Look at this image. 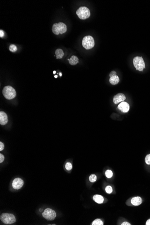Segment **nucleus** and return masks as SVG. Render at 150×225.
I'll return each mask as SVG.
<instances>
[{
  "mask_svg": "<svg viewBox=\"0 0 150 225\" xmlns=\"http://www.w3.org/2000/svg\"><path fill=\"white\" fill-rule=\"evenodd\" d=\"M52 32L55 35H58L59 34H63L66 32L67 30V26L63 22H59L58 23H54L52 29Z\"/></svg>",
  "mask_w": 150,
  "mask_h": 225,
  "instance_id": "1",
  "label": "nucleus"
},
{
  "mask_svg": "<svg viewBox=\"0 0 150 225\" xmlns=\"http://www.w3.org/2000/svg\"><path fill=\"white\" fill-rule=\"evenodd\" d=\"M2 94L5 98L8 100L12 99L16 97L15 90L10 86H5L2 90Z\"/></svg>",
  "mask_w": 150,
  "mask_h": 225,
  "instance_id": "2",
  "label": "nucleus"
},
{
  "mask_svg": "<svg viewBox=\"0 0 150 225\" xmlns=\"http://www.w3.org/2000/svg\"><path fill=\"white\" fill-rule=\"evenodd\" d=\"M77 15L80 19H87L90 16V12L89 9L86 7H81L77 10Z\"/></svg>",
  "mask_w": 150,
  "mask_h": 225,
  "instance_id": "3",
  "label": "nucleus"
},
{
  "mask_svg": "<svg viewBox=\"0 0 150 225\" xmlns=\"http://www.w3.org/2000/svg\"><path fill=\"white\" fill-rule=\"evenodd\" d=\"M94 40L92 36H87L83 39L82 44L83 47L86 50H89L93 48L94 46Z\"/></svg>",
  "mask_w": 150,
  "mask_h": 225,
  "instance_id": "4",
  "label": "nucleus"
},
{
  "mask_svg": "<svg viewBox=\"0 0 150 225\" xmlns=\"http://www.w3.org/2000/svg\"><path fill=\"white\" fill-rule=\"evenodd\" d=\"M133 64L136 69L139 71H143L146 68L145 64L142 57L136 56L133 59Z\"/></svg>",
  "mask_w": 150,
  "mask_h": 225,
  "instance_id": "5",
  "label": "nucleus"
},
{
  "mask_svg": "<svg viewBox=\"0 0 150 225\" xmlns=\"http://www.w3.org/2000/svg\"><path fill=\"white\" fill-rule=\"evenodd\" d=\"M0 220L6 224H11L16 222V218L12 214L4 213L0 217Z\"/></svg>",
  "mask_w": 150,
  "mask_h": 225,
  "instance_id": "6",
  "label": "nucleus"
},
{
  "mask_svg": "<svg viewBox=\"0 0 150 225\" xmlns=\"http://www.w3.org/2000/svg\"><path fill=\"white\" fill-rule=\"evenodd\" d=\"M42 216L45 219L52 221L54 220L56 217V213L53 210L50 209H46L42 213Z\"/></svg>",
  "mask_w": 150,
  "mask_h": 225,
  "instance_id": "7",
  "label": "nucleus"
},
{
  "mask_svg": "<svg viewBox=\"0 0 150 225\" xmlns=\"http://www.w3.org/2000/svg\"><path fill=\"white\" fill-rule=\"evenodd\" d=\"M23 185V181L20 178L14 179L12 182V187L15 190H18L22 187Z\"/></svg>",
  "mask_w": 150,
  "mask_h": 225,
  "instance_id": "8",
  "label": "nucleus"
},
{
  "mask_svg": "<svg viewBox=\"0 0 150 225\" xmlns=\"http://www.w3.org/2000/svg\"><path fill=\"white\" fill-rule=\"evenodd\" d=\"M126 99V97L125 94L122 93H119L115 95L113 98V102L115 104H117L120 102H122L125 101Z\"/></svg>",
  "mask_w": 150,
  "mask_h": 225,
  "instance_id": "9",
  "label": "nucleus"
},
{
  "mask_svg": "<svg viewBox=\"0 0 150 225\" xmlns=\"http://www.w3.org/2000/svg\"><path fill=\"white\" fill-rule=\"evenodd\" d=\"M118 109L123 113H126L129 110V105L127 102H122L118 106Z\"/></svg>",
  "mask_w": 150,
  "mask_h": 225,
  "instance_id": "10",
  "label": "nucleus"
},
{
  "mask_svg": "<svg viewBox=\"0 0 150 225\" xmlns=\"http://www.w3.org/2000/svg\"><path fill=\"white\" fill-rule=\"evenodd\" d=\"M8 123V117L7 114L3 111L0 112V124L2 125H6Z\"/></svg>",
  "mask_w": 150,
  "mask_h": 225,
  "instance_id": "11",
  "label": "nucleus"
},
{
  "mask_svg": "<svg viewBox=\"0 0 150 225\" xmlns=\"http://www.w3.org/2000/svg\"><path fill=\"white\" fill-rule=\"evenodd\" d=\"M131 203L134 206H138L142 203V199L140 197H135L131 199Z\"/></svg>",
  "mask_w": 150,
  "mask_h": 225,
  "instance_id": "12",
  "label": "nucleus"
},
{
  "mask_svg": "<svg viewBox=\"0 0 150 225\" xmlns=\"http://www.w3.org/2000/svg\"><path fill=\"white\" fill-rule=\"evenodd\" d=\"M68 60L69 61V63L71 65H75L79 62L78 58L75 55L72 56L70 59H68Z\"/></svg>",
  "mask_w": 150,
  "mask_h": 225,
  "instance_id": "13",
  "label": "nucleus"
},
{
  "mask_svg": "<svg viewBox=\"0 0 150 225\" xmlns=\"http://www.w3.org/2000/svg\"><path fill=\"white\" fill-rule=\"evenodd\" d=\"M93 200H94L96 203H102L104 201V198L103 197L99 195H94L93 197Z\"/></svg>",
  "mask_w": 150,
  "mask_h": 225,
  "instance_id": "14",
  "label": "nucleus"
},
{
  "mask_svg": "<svg viewBox=\"0 0 150 225\" xmlns=\"http://www.w3.org/2000/svg\"><path fill=\"white\" fill-rule=\"evenodd\" d=\"M120 81L119 78L117 76H112L110 77L109 79V82L112 85H115L117 84Z\"/></svg>",
  "mask_w": 150,
  "mask_h": 225,
  "instance_id": "15",
  "label": "nucleus"
},
{
  "mask_svg": "<svg viewBox=\"0 0 150 225\" xmlns=\"http://www.w3.org/2000/svg\"><path fill=\"white\" fill-rule=\"evenodd\" d=\"M55 55L57 59H61L64 56V52L62 49H58L55 51Z\"/></svg>",
  "mask_w": 150,
  "mask_h": 225,
  "instance_id": "16",
  "label": "nucleus"
},
{
  "mask_svg": "<svg viewBox=\"0 0 150 225\" xmlns=\"http://www.w3.org/2000/svg\"><path fill=\"white\" fill-rule=\"evenodd\" d=\"M92 225H103V222L99 219H96L92 222Z\"/></svg>",
  "mask_w": 150,
  "mask_h": 225,
  "instance_id": "17",
  "label": "nucleus"
},
{
  "mask_svg": "<svg viewBox=\"0 0 150 225\" xmlns=\"http://www.w3.org/2000/svg\"><path fill=\"white\" fill-rule=\"evenodd\" d=\"M89 181L91 182H94L97 180V176L94 174L91 175L89 177Z\"/></svg>",
  "mask_w": 150,
  "mask_h": 225,
  "instance_id": "18",
  "label": "nucleus"
},
{
  "mask_svg": "<svg viewBox=\"0 0 150 225\" xmlns=\"http://www.w3.org/2000/svg\"><path fill=\"white\" fill-rule=\"evenodd\" d=\"M9 50L12 52H15L17 51V47L14 44H11L9 47Z\"/></svg>",
  "mask_w": 150,
  "mask_h": 225,
  "instance_id": "19",
  "label": "nucleus"
},
{
  "mask_svg": "<svg viewBox=\"0 0 150 225\" xmlns=\"http://www.w3.org/2000/svg\"><path fill=\"white\" fill-rule=\"evenodd\" d=\"M106 176L107 178H112L113 176V173L110 170H107L105 172Z\"/></svg>",
  "mask_w": 150,
  "mask_h": 225,
  "instance_id": "20",
  "label": "nucleus"
},
{
  "mask_svg": "<svg viewBox=\"0 0 150 225\" xmlns=\"http://www.w3.org/2000/svg\"><path fill=\"white\" fill-rule=\"evenodd\" d=\"M65 168L67 170H71L72 168L71 164L70 162L67 163L65 165Z\"/></svg>",
  "mask_w": 150,
  "mask_h": 225,
  "instance_id": "21",
  "label": "nucleus"
},
{
  "mask_svg": "<svg viewBox=\"0 0 150 225\" xmlns=\"http://www.w3.org/2000/svg\"><path fill=\"white\" fill-rule=\"evenodd\" d=\"M106 192L108 194L112 193V188L110 186H108L105 188Z\"/></svg>",
  "mask_w": 150,
  "mask_h": 225,
  "instance_id": "22",
  "label": "nucleus"
},
{
  "mask_svg": "<svg viewBox=\"0 0 150 225\" xmlns=\"http://www.w3.org/2000/svg\"><path fill=\"white\" fill-rule=\"evenodd\" d=\"M145 160L147 165H150V154L147 155L146 156Z\"/></svg>",
  "mask_w": 150,
  "mask_h": 225,
  "instance_id": "23",
  "label": "nucleus"
},
{
  "mask_svg": "<svg viewBox=\"0 0 150 225\" xmlns=\"http://www.w3.org/2000/svg\"><path fill=\"white\" fill-rule=\"evenodd\" d=\"M116 76V73L115 71H112V72H111V73H110V74H109V76L110 77H112V76Z\"/></svg>",
  "mask_w": 150,
  "mask_h": 225,
  "instance_id": "24",
  "label": "nucleus"
},
{
  "mask_svg": "<svg viewBox=\"0 0 150 225\" xmlns=\"http://www.w3.org/2000/svg\"><path fill=\"white\" fill-rule=\"evenodd\" d=\"M4 159L5 158H4V155H3L2 154H0V163H2V162H3L4 160Z\"/></svg>",
  "mask_w": 150,
  "mask_h": 225,
  "instance_id": "25",
  "label": "nucleus"
},
{
  "mask_svg": "<svg viewBox=\"0 0 150 225\" xmlns=\"http://www.w3.org/2000/svg\"><path fill=\"white\" fill-rule=\"evenodd\" d=\"M4 148V145L2 142H0V151H2Z\"/></svg>",
  "mask_w": 150,
  "mask_h": 225,
  "instance_id": "26",
  "label": "nucleus"
},
{
  "mask_svg": "<svg viewBox=\"0 0 150 225\" xmlns=\"http://www.w3.org/2000/svg\"><path fill=\"white\" fill-rule=\"evenodd\" d=\"M4 36V32L2 30H0V38H2Z\"/></svg>",
  "mask_w": 150,
  "mask_h": 225,
  "instance_id": "27",
  "label": "nucleus"
},
{
  "mask_svg": "<svg viewBox=\"0 0 150 225\" xmlns=\"http://www.w3.org/2000/svg\"><path fill=\"white\" fill-rule=\"evenodd\" d=\"M121 225H131V224H130L129 223V222H123V223H122Z\"/></svg>",
  "mask_w": 150,
  "mask_h": 225,
  "instance_id": "28",
  "label": "nucleus"
},
{
  "mask_svg": "<svg viewBox=\"0 0 150 225\" xmlns=\"http://www.w3.org/2000/svg\"><path fill=\"white\" fill-rule=\"evenodd\" d=\"M146 225H150V219H148V220L147 221L146 223Z\"/></svg>",
  "mask_w": 150,
  "mask_h": 225,
  "instance_id": "29",
  "label": "nucleus"
},
{
  "mask_svg": "<svg viewBox=\"0 0 150 225\" xmlns=\"http://www.w3.org/2000/svg\"><path fill=\"white\" fill-rule=\"evenodd\" d=\"M59 76H62V73H59Z\"/></svg>",
  "mask_w": 150,
  "mask_h": 225,
  "instance_id": "30",
  "label": "nucleus"
},
{
  "mask_svg": "<svg viewBox=\"0 0 150 225\" xmlns=\"http://www.w3.org/2000/svg\"><path fill=\"white\" fill-rule=\"evenodd\" d=\"M54 77H55V78H57V76H56H56H54Z\"/></svg>",
  "mask_w": 150,
  "mask_h": 225,
  "instance_id": "31",
  "label": "nucleus"
},
{
  "mask_svg": "<svg viewBox=\"0 0 150 225\" xmlns=\"http://www.w3.org/2000/svg\"><path fill=\"white\" fill-rule=\"evenodd\" d=\"M53 73H54V74H55V73H56V71H54L53 72Z\"/></svg>",
  "mask_w": 150,
  "mask_h": 225,
  "instance_id": "32",
  "label": "nucleus"
},
{
  "mask_svg": "<svg viewBox=\"0 0 150 225\" xmlns=\"http://www.w3.org/2000/svg\"><path fill=\"white\" fill-rule=\"evenodd\" d=\"M42 210H43V209H40V212H42Z\"/></svg>",
  "mask_w": 150,
  "mask_h": 225,
  "instance_id": "33",
  "label": "nucleus"
}]
</instances>
